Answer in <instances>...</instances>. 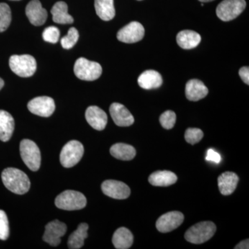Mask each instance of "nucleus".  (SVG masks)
I'll list each match as a JSON object with an SVG mask.
<instances>
[{
    "label": "nucleus",
    "mask_w": 249,
    "mask_h": 249,
    "mask_svg": "<svg viewBox=\"0 0 249 249\" xmlns=\"http://www.w3.org/2000/svg\"><path fill=\"white\" fill-rule=\"evenodd\" d=\"M148 180L152 186L165 187L175 184L178 181V177L173 172L160 170L151 174Z\"/></svg>",
    "instance_id": "obj_22"
},
{
    "label": "nucleus",
    "mask_w": 249,
    "mask_h": 249,
    "mask_svg": "<svg viewBox=\"0 0 249 249\" xmlns=\"http://www.w3.org/2000/svg\"><path fill=\"white\" fill-rule=\"evenodd\" d=\"M15 121L9 112L0 110V140L6 142L11 139L14 133Z\"/></svg>",
    "instance_id": "obj_21"
},
{
    "label": "nucleus",
    "mask_w": 249,
    "mask_h": 249,
    "mask_svg": "<svg viewBox=\"0 0 249 249\" xmlns=\"http://www.w3.org/2000/svg\"><path fill=\"white\" fill-rule=\"evenodd\" d=\"M109 112L116 125L128 127L134 124V116L124 105L114 103L111 105Z\"/></svg>",
    "instance_id": "obj_14"
},
{
    "label": "nucleus",
    "mask_w": 249,
    "mask_h": 249,
    "mask_svg": "<svg viewBox=\"0 0 249 249\" xmlns=\"http://www.w3.org/2000/svg\"><path fill=\"white\" fill-rule=\"evenodd\" d=\"M9 236V225L7 215L0 210V240H6Z\"/></svg>",
    "instance_id": "obj_32"
},
{
    "label": "nucleus",
    "mask_w": 249,
    "mask_h": 249,
    "mask_svg": "<svg viewBox=\"0 0 249 249\" xmlns=\"http://www.w3.org/2000/svg\"><path fill=\"white\" fill-rule=\"evenodd\" d=\"M138 1H142V0H138Z\"/></svg>",
    "instance_id": "obj_40"
},
{
    "label": "nucleus",
    "mask_w": 249,
    "mask_h": 249,
    "mask_svg": "<svg viewBox=\"0 0 249 249\" xmlns=\"http://www.w3.org/2000/svg\"><path fill=\"white\" fill-rule=\"evenodd\" d=\"M239 75H240L241 79L243 80L244 83L246 84H249V67H243L240 69L239 71Z\"/></svg>",
    "instance_id": "obj_35"
},
{
    "label": "nucleus",
    "mask_w": 249,
    "mask_h": 249,
    "mask_svg": "<svg viewBox=\"0 0 249 249\" xmlns=\"http://www.w3.org/2000/svg\"><path fill=\"white\" fill-rule=\"evenodd\" d=\"M204 137L202 130L199 128H188L185 132V139L188 143L195 145Z\"/></svg>",
    "instance_id": "obj_31"
},
{
    "label": "nucleus",
    "mask_w": 249,
    "mask_h": 249,
    "mask_svg": "<svg viewBox=\"0 0 249 249\" xmlns=\"http://www.w3.org/2000/svg\"><path fill=\"white\" fill-rule=\"evenodd\" d=\"M55 206L65 211H76L84 209L87 199L83 193L75 191H65L55 198Z\"/></svg>",
    "instance_id": "obj_3"
},
{
    "label": "nucleus",
    "mask_w": 249,
    "mask_h": 249,
    "mask_svg": "<svg viewBox=\"0 0 249 249\" xmlns=\"http://www.w3.org/2000/svg\"><path fill=\"white\" fill-rule=\"evenodd\" d=\"M217 228L212 222H201L190 228L185 233V239L195 245L204 243L212 238Z\"/></svg>",
    "instance_id": "obj_2"
},
{
    "label": "nucleus",
    "mask_w": 249,
    "mask_h": 249,
    "mask_svg": "<svg viewBox=\"0 0 249 249\" xmlns=\"http://www.w3.org/2000/svg\"><path fill=\"white\" fill-rule=\"evenodd\" d=\"M185 92L189 101H198L207 96L209 89L201 80L192 79L186 83Z\"/></svg>",
    "instance_id": "obj_17"
},
{
    "label": "nucleus",
    "mask_w": 249,
    "mask_h": 249,
    "mask_svg": "<svg viewBox=\"0 0 249 249\" xmlns=\"http://www.w3.org/2000/svg\"><path fill=\"white\" fill-rule=\"evenodd\" d=\"M26 14L29 22L34 26H41L47 21V11L39 0H31L26 7Z\"/></svg>",
    "instance_id": "obj_15"
},
{
    "label": "nucleus",
    "mask_w": 249,
    "mask_h": 249,
    "mask_svg": "<svg viewBox=\"0 0 249 249\" xmlns=\"http://www.w3.org/2000/svg\"><path fill=\"white\" fill-rule=\"evenodd\" d=\"M9 66L18 76L28 78L35 73L37 64L32 55H14L9 59Z\"/></svg>",
    "instance_id": "obj_4"
},
{
    "label": "nucleus",
    "mask_w": 249,
    "mask_h": 249,
    "mask_svg": "<svg viewBox=\"0 0 249 249\" xmlns=\"http://www.w3.org/2000/svg\"><path fill=\"white\" fill-rule=\"evenodd\" d=\"M110 153L117 160H133L135 157L136 150L132 145L119 142L111 147Z\"/></svg>",
    "instance_id": "obj_27"
},
{
    "label": "nucleus",
    "mask_w": 249,
    "mask_h": 249,
    "mask_svg": "<svg viewBox=\"0 0 249 249\" xmlns=\"http://www.w3.org/2000/svg\"><path fill=\"white\" fill-rule=\"evenodd\" d=\"M246 6L245 0H224L218 5L216 14L221 20L229 22L238 17Z\"/></svg>",
    "instance_id": "obj_8"
},
{
    "label": "nucleus",
    "mask_w": 249,
    "mask_h": 249,
    "mask_svg": "<svg viewBox=\"0 0 249 249\" xmlns=\"http://www.w3.org/2000/svg\"><path fill=\"white\" fill-rule=\"evenodd\" d=\"M101 188L106 196L114 199H127L130 196V188L122 181L106 180L101 185Z\"/></svg>",
    "instance_id": "obj_13"
},
{
    "label": "nucleus",
    "mask_w": 249,
    "mask_h": 249,
    "mask_svg": "<svg viewBox=\"0 0 249 249\" xmlns=\"http://www.w3.org/2000/svg\"><path fill=\"white\" fill-rule=\"evenodd\" d=\"M1 179L5 187L16 194L24 195L30 189V180L27 175L17 168H8L3 170Z\"/></svg>",
    "instance_id": "obj_1"
},
{
    "label": "nucleus",
    "mask_w": 249,
    "mask_h": 249,
    "mask_svg": "<svg viewBox=\"0 0 249 249\" xmlns=\"http://www.w3.org/2000/svg\"><path fill=\"white\" fill-rule=\"evenodd\" d=\"M42 37L46 42L53 44L56 43L60 37V31L55 27L46 28L42 34Z\"/></svg>",
    "instance_id": "obj_33"
},
{
    "label": "nucleus",
    "mask_w": 249,
    "mask_h": 249,
    "mask_svg": "<svg viewBox=\"0 0 249 249\" xmlns=\"http://www.w3.org/2000/svg\"><path fill=\"white\" fill-rule=\"evenodd\" d=\"M239 178L235 173L226 172L218 178L217 182L219 191L223 196H230L237 188Z\"/></svg>",
    "instance_id": "obj_18"
},
{
    "label": "nucleus",
    "mask_w": 249,
    "mask_h": 249,
    "mask_svg": "<svg viewBox=\"0 0 249 249\" xmlns=\"http://www.w3.org/2000/svg\"><path fill=\"white\" fill-rule=\"evenodd\" d=\"M85 118L88 124L96 130H103L107 125V114L97 106L88 107L85 112Z\"/></svg>",
    "instance_id": "obj_16"
},
{
    "label": "nucleus",
    "mask_w": 249,
    "mask_h": 249,
    "mask_svg": "<svg viewBox=\"0 0 249 249\" xmlns=\"http://www.w3.org/2000/svg\"><path fill=\"white\" fill-rule=\"evenodd\" d=\"M206 160L209 161L219 163L221 161V156L218 152L214 151L213 149H209L207 151Z\"/></svg>",
    "instance_id": "obj_34"
},
{
    "label": "nucleus",
    "mask_w": 249,
    "mask_h": 249,
    "mask_svg": "<svg viewBox=\"0 0 249 249\" xmlns=\"http://www.w3.org/2000/svg\"><path fill=\"white\" fill-rule=\"evenodd\" d=\"M94 6L96 14L103 20H111L115 16L114 0H94Z\"/></svg>",
    "instance_id": "obj_26"
},
{
    "label": "nucleus",
    "mask_w": 249,
    "mask_h": 249,
    "mask_svg": "<svg viewBox=\"0 0 249 249\" xmlns=\"http://www.w3.org/2000/svg\"><path fill=\"white\" fill-rule=\"evenodd\" d=\"M134 237L129 229L124 227L118 229L112 237V243L117 249H127L132 247Z\"/></svg>",
    "instance_id": "obj_23"
},
{
    "label": "nucleus",
    "mask_w": 249,
    "mask_h": 249,
    "mask_svg": "<svg viewBox=\"0 0 249 249\" xmlns=\"http://www.w3.org/2000/svg\"><path fill=\"white\" fill-rule=\"evenodd\" d=\"M201 40V36L194 31H181L177 36V42L183 49L196 48L200 43Z\"/></svg>",
    "instance_id": "obj_20"
},
{
    "label": "nucleus",
    "mask_w": 249,
    "mask_h": 249,
    "mask_svg": "<svg viewBox=\"0 0 249 249\" xmlns=\"http://www.w3.org/2000/svg\"><path fill=\"white\" fill-rule=\"evenodd\" d=\"M184 216L181 213L172 211L160 216L157 219L156 227L159 231L165 233L178 229L182 224Z\"/></svg>",
    "instance_id": "obj_12"
},
{
    "label": "nucleus",
    "mask_w": 249,
    "mask_h": 249,
    "mask_svg": "<svg viewBox=\"0 0 249 249\" xmlns=\"http://www.w3.org/2000/svg\"><path fill=\"white\" fill-rule=\"evenodd\" d=\"M160 121L163 128L166 129L173 128L176 123V114L171 110L165 111L160 115Z\"/></svg>",
    "instance_id": "obj_30"
},
{
    "label": "nucleus",
    "mask_w": 249,
    "mask_h": 249,
    "mask_svg": "<svg viewBox=\"0 0 249 249\" xmlns=\"http://www.w3.org/2000/svg\"><path fill=\"white\" fill-rule=\"evenodd\" d=\"M75 75L80 80L93 81L102 74V67L96 62L90 61L85 58H80L75 62L73 67Z\"/></svg>",
    "instance_id": "obj_5"
},
{
    "label": "nucleus",
    "mask_w": 249,
    "mask_h": 249,
    "mask_svg": "<svg viewBox=\"0 0 249 249\" xmlns=\"http://www.w3.org/2000/svg\"><path fill=\"white\" fill-rule=\"evenodd\" d=\"M4 80L1 79V78H0V90L2 89L3 87H4Z\"/></svg>",
    "instance_id": "obj_37"
},
{
    "label": "nucleus",
    "mask_w": 249,
    "mask_h": 249,
    "mask_svg": "<svg viewBox=\"0 0 249 249\" xmlns=\"http://www.w3.org/2000/svg\"><path fill=\"white\" fill-rule=\"evenodd\" d=\"M201 2H210V1H214V0H199Z\"/></svg>",
    "instance_id": "obj_38"
},
{
    "label": "nucleus",
    "mask_w": 249,
    "mask_h": 249,
    "mask_svg": "<svg viewBox=\"0 0 249 249\" xmlns=\"http://www.w3.org/2000/svg\"><path fill=\"white\" fill-rule=\"evenodd\" d=\"M249 240H245L240 242L238 245H236L235 247V249H249Z\"/></svg>",
    "instance_id": "obj_36"
},
{
    "label": "nucleus",
    "mask_w": 249,
    "mask_h": 249,
    "mask_svg": "<svg viewBox=\"0 0 249 249\" xmlns=\"http://www.w3.org/2000/svg\"><path fill=\"white\" fill-rule=\"evenodd\" d=\"M79 38V34L76 28H70L68 31V34L65 37H62L61 40V45L62 47L65 49H70L76 45Z\"/></svg>",
    "instance_id": "obj_29"
},
{
    "label": "nucleus",
    "mask_w": 249,
    "mask_h": 249,
    "mask_svg": "<svg viewBox=\"0 0 249 249\" xmlns=\"http://www.w3.org/2000/svg\"><path fill=\"white\" fill-rule=\"evenodd\" d=\"M139 86L144 89H157L161 86L163 78L159 72L147 70L142 72L138 78Z\"/></svg>",
    "instance_id": "obj_19"
},
{
    "label": "nucleus",
    "mask_w": 249,
    "mask_h": 249,
    "mask_svg": "<svg viewBox=\"0 0 249 249\" xmlns=\"http://www.w3.org/2000/svg\"><path fill=\"white\" fill-rule=\"evenodd\" d=\"M19 151L24 163L32 171H37L41 164L40 149L35 142L24 139L19 145Z\"/></svg>",
    "instance_id": "obj_6"
},
{
    "label": "nucleus",
    "mask_w": 249,
    "mask_h": 249,
    "mask_svg": "<svg viewBox=\"0 0 249 249\" xmlns=\"http://www.w3.org/2000/svg\"><path fill=\"white\" fill-rule=\"evenodd\" d=\"M11 19V11L9 5L0 3V32H4L9 28Z\"/></svg>",
    "instance_id": "obj_28"
},
{
    "label": "nucleus",
    "mask_w": 249,
    "mask_h": 249,
    "mask_svg": "<svg viewBox=\"0 0 249 249\" xmlns=\"http://www.w3.org/2000/svg\"><path fill=\"white\" fill-rule=\"evenodd\" d=\"M53 20L57 24H72L73 18L68 14V6L64 1H58L51 10Z\"/></svg>",
    "instance_id": "obj_25"
},
{
    "label": "nucleus",
    "mask_w": 249,
    "mask_h": 249,
    "mask_svg": "<svg viewBox=\"0 0 249 249\" xmlns=\"http://www.w3.org/2000/svg\"><path fill=\"white\" fill-rule=\"evenodd\" d=\"M55 102L53 98L48 96H40L31 100L28 103V109L32 114L49 117L55 111Z\"/></svg>",
    "instance_id": "obj_10"
},
{
    "label": "nucleus",
    "mask_w": 249,
    "mask_h": 249,
    "mask_svg": "<svg viewBox=\"0 0 249 249\" xmlns=\"http://www.w3.org/2000/svg\"><path fill=\"white\" fill-rule=\"evenodd\" d=\"M144 35L145 29L143 26L138 22H132L119 30L117 38L124 43L132 44L142 40Z\"/></svg>",
    "instance_id": "obj_9"
},
{
    "label": "nucleus",
    "mask_w": 249,
    "mask_h": 249,
    "mask_svg": "<svg viewBox=\"0 0 249 249\" xmlns=\"http://www.w3.org/2000/svg\"><path fill=\"white\" fill-rule=\"evenodd\" d=\"M67 226L65 223L55 220L49 222L45 227L43 240L52 247H57L61 242V237L67 232Z\"/></svg>",
    "instance_id": "obj_11"
},
{
    "label": "nucleus",
    "mask_w": 249,
    "mask_h": 249,
    "mask_svg": "<svg viewBox=\"0 0 249 249\" xmlns=\"http://www.w3.org/2000/svg\"><path fill=\"white\" fill-rule=\"evenodd\" d=\"M11 1H19V0H11Z\"/></svg>",
    "instance_id": "obj_39"
},
{
    "label": "nucleus",
    "mask_w": 249,
    "mask_h": 249,
    "mask_svg": "<svg viewBox=\"0 0 249 249\" xmlns=\"http://www.w3.org/2000/svg\"><path fill=\"white\" fill-rule=\"evenodd\" d=\"M84 154V147L78 141H71L62 147L60 153V163L66 168H72L81 160Z\"/></svg>",
    "instance_id": "obj_7"
},
{
    "label": "nucleus",
    "mask_w": 249,
    "mask_h": 249,
    "mask_svg": "<svg viewBox=\"0 0 249 249\" xmlns=\"http://www.w3.org/2000/svg\"><path fill=\"white\" fill-rule=\"evenodd\" d=\"M89 226L86 223H82L68 239V247L70 249H78L84 245L85 240L88 236Z\"/></svg>",
    "instance_id": "obj_24"
}]
</instances>
